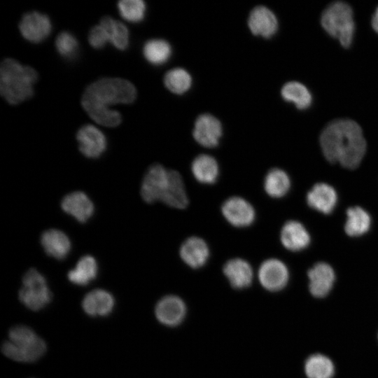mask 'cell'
I'll return each mask as SVG.
<instances>
[{
    "instance_id": "6da1fadb",
    "label": "cell",
    "mask_w": 378,
    "mask_h": 378,
    "mask_svg": "<svg viewBox=\"0 0 378 378\" xmlns=\"http://www.w3.org/2000/svg\"><path fill=\"white\" fill-rule=\"evenodd\" d=\"M136 97V90L127 80L104 78L89 85L84 91L81 104L96 122L106 127H115L122 121L120 113L108 108L111 104H130Z\"/></svg>"
},
{
    "instance_id": "7a4b0ae2",
    "label": "cell",
    "mask_w": 378,
    "mask_h": 378,
    "mask_svg": "<svg viewBox=\"0 0 378 378\" xmlns=\"http://www.w3.org/2000/svg\"><path fill=\"white\" fill-rule=\"evenodd\" d=\"M323 153L330 162H339L347 169H355L366 150V142L359 125L351 120L330 122L320 136Z\"/></svg>"
},
{
    "instance_id": "3957f363",
    "label": "cell",
    "mask_w": 378,
    "mask_h": 378,
    "mask_svg": "<svg viewBox=\"0 0 378 378\" xmlns=\"http://www.w3.org/2000/svg\"><path fill=\"white\" fill-rule=\"evenodd\" d=\"M37 79V72L33 68L14 59L6 58L1 64V94L10 104H18L29 99Z\"/></svg>"
},
{
    "instance_id": "277c9868",
    "label": "cell",
    "mask_w": 378,
    "mask_h": 378,
    "mask_svg": "<svg viewBox=\"0 0 378 378\" xmlns=\"http://www.w3.org/2000/svg\"><path fill=\"white\" fill-rule=\"evenodd\" d=\"M8 341L1 346L3 354L18 362H34L46 352L45 342L29 327L19 325L13 327Z\"/></svg>"
},
{
    "instance_id": "5b68a950",
    "label": "cell",
    "mask_w": 378,
    "mask_h": 378,
    "mask_svg": "<svg viewBox=\"0 0 378 378\" xmlns=\"http://www.w3.org/2000/svg\"><path fill=\"white\" fill-rule=\"evenodd\" d=\"M321 24L326 31L349 48L353 41L355 24L351 8L342 1L329 5L321 15Z\"/></svg>"
},
{
    "instance_id": "8992f818",
    "label": "cell",
    "mask_w": 378,
    "mask_h": 378,
    "mask_svg": "<svg viewBox=\"0 0 378 378\" xmlns=\"http://www.w3.org/2000/svg\"><path fill=\"white\" fill-rule=\"evenodd\" d=\"M51 292L43 274L37 270H29L22 277V286L19 290V299L27 308L38 311L50 303Z\"/></svg>"
},
{
    "instance_id": "52a82bcc",
    "label": "cell",
    "mask_w": 378,
    "mask_h": 378,
    "mask_svg": "<svg viewBox=\"0 0 378 378\" xmlns=\"http://www.w3.org/2000/svg\"><path fill=\"white\" fill-rule=\"evenodd\" d=\"M169 170L160 164H152L146 171L141 186V195L147 203L161 201L168 183Z\"/></svg>"
},
{
    "instance_id": "ba28073f",
    "label": "cell",
    "mask_w": 378,
    "mask_h": 378,
    "mask_svg": "<svg viewBox=\"0 0 378 378\" xmlns=\"http://www.w3.org/2000/svg\"><path fill=\"white\" fill-rule=\"evenodd\" d=\"M223 135L220 121L210 113H202L195 120L192 130L194 139L206 148L218 146Z\"/></svg>"
},
{
    "instance_id": "9c48e42d",
    "label": "cell",
    "mask_w": 378,
    "mask_h": 378,
    "mask_svg": "<svg viewBox=\"0 0 378 378\" xmlns=\"http://www.w3.org/2000/svg\"><path fill=\"white\" fill-rule=\"evenodd\" d=\"M22 36L27 41L38 43L44 41L50 34L52 24L46 14L38 11L26 13L19 23Z\"/></svg>"
},
{
    "instance_id": "30bf717a",
    "label": "cell",
    "mask_w": 378,
    "mask_h": 378,
    "mask_svg": "<svg viewBox=\"0 0 378 378\" xmlns=\"http://www.w3.org/2000/svg\"><path fill=\"white\" fill-rule=\"evenodd\" d=\"M221 212L229 223L238 227L251 225L255 217L253 206L244 198L237 196L226 200L221 206Z\"/></svg>"
},
{
    "instance_id": "8fae6325",
    "label": "cell",
    "mask_w": 378,
    "mask_h": 378,
    "mask_svg": "<svg viewBox=\"0 0 378 378\" xmlns=\"http://www.w3.org/2000/svg\"><path fill=\"white\" fill-rule=\"evenodd\" d=\"M288 277L289 273L286 265L276 258L265 260L258 270L260 283L270 291H278L284 288Z\"/></svg>"
},
{
    "instance_id": "7c38bea8",
    "label": "cell",
    "mask_w": 378,
    "mask_h": 378,
    "mask_svg": "<svg viewBox=\"0 0 378 378\" xmlns=\"http://www.w3.org/2000/svg\"><path fill=\"white\" fill-rule=\"evenodd\" d=\"M80 151L89 158H97L106 148V139L101 130L92 125L82 126L76 134Z\"/></svg>"
},
{
    "instance_id": "4fadbf2b",
    "label": "cell",
    "mask_w": 378,
    "mask_h": 378,
    "mask_svg": "<svg viewBox=\"0 0 378 378\" xmlns=\"http://www.w3.org/2000/svg\"><path fill=\"white\" fill-rule=\"evenodd\" d=\"M248 27L253 35L270 38L276 33L279 24L276 15L270 8L257 6L249 13Z\"/></svg>"
},
{
    "instance_id": "5bb4252c",
    "label": "cell",
    "mask_w": 378,
    "mask_h": 378,
    "mask_svg": "<svg viewBox=\"0 0 378 378\" xmlns=\"http://www.w3.org/2000/svg\"><path fill=\"white\" fill-rule=\"evenodd\" d=\"M309 288L316 298L326 297L331 290L335 274L332 267L326 262H318L308 272Z\"/></svg>"
},
{
    "instance_id": "9a60e30c",
    "label": "cell",
    "mask_w": 378,
    "mask_h": 378,
    "mask_svg": "<svg viewBox=\"0 0 378 378\" xmlns=\"http://www.w3.org/2000/svg\"><path fill=\"white\" fill-rule=\"evenodd\" d=\"M186 312L183 301L178 297L168 295L162 298L157 304L155 314L162 324L174 326L184 318Z\"/></svg>"
},
{
    "instance_id": "2e32d148",
    "label": "cell",
    "mask_w": 378,
    "mask_h": 378,
    "mask_svg": "<svg viewBox=\"0 0 378 378\" xmlns=\"http://www.w3.org/2000/svg\"><path fill=\"white\" fill-rule=\"evenodd\" d=\"M62 209L80 223L86 222L93 214L94 206L89 197L82 191H74L62 200Z\"/></svg>"
},
{
    "instance_id": "e0dca14e",
    "label": "cell",
    "mask_w": 378,
    "mask_h": 378,
    "mask_svg": "<svg viewBox=\"0 0 378 378\" xmlns=\"http://www.w3.org/2000/svg\"><path fill=\"white\" fill-rule=\"evenodd\" d=\"M180 256L189 267L197 269L202 267L209 256V249L206 243L200 237H190L181 246Z\"/></svg>"
},
{
    "instance_id": "ac0fdd59",
    "label": "cell",
    "mask_w": 378,
    "mask_h": 378,
    "mask_svg": "<svg viewBox=\"0 0 378 378\" xmlns=\"http://www.w3.org/2000/svg\"><path fill=\"white\" fill-rule=\"evenodd\" d=\"M223 273L232 287L243 289L248 287L253 280V270L250 264L241 258H232L225 262Z\"/></svg>"
},
{
    "instance_id": "d6986e66",
    "label": "cell",
    "mask_w": 378,
    "mask_h": 378,
    "mask_svg": "<svg viewBox=\"0 0 378 378\" xmlns=\"http://www.w3.org/2000/svg\"><path fill=\"white\" fill-rule=\"evenodd\" d=\"M337 196L330 185L320 183L314 185L307 195L309 206L323 214H330L335 209Z\"/></svg>"
},
{
    "instance_id": "ffe728a7",
    "label": "cell",
    "mask_w": 378,
    "mask_h": 378,
    "mask_svg": "<svg viewBox=\"0 0 378 378\" xmlns=\"http://www.w3.org/2000/svg\"><path fill=\"white\" fill-rule=\"evenodd\" d=\"M115 300L113 295L103 289H95L83 298L82 307L86 314L92 316H105L113 310Z\"/></svg>"
},
{
    "instance_id": "44dd1931",
    "label": "cell",
    "mask_w": 378,
    "mask_h": 378,
    "mask_svg": "<svg viewBox=\"0 0 378 378\" xmlns=\"http://www.w3.org/2000/svg\"><path fill=\"white\" fill-rule=\"evenodd\" d=\"M161 201L165 204L178 209H185L188 198L181 175L175 170H169V179Z\"/></svg>"
},
{
    "instance_id": "7402d4cb",
    "label": "cell",
    "mask_w": 378,
    "mask_h": 378,
    "mask_svg": "<svg viewBox=\"0 0 378 378\" xmlns=\"http://www.w3.org/2000/svg\"><path fill=\"white\" fill-rule=\"evenodd\" d=\"M41 244L48 255L57 260L65 258L71 247L68 236L57 229L43 232L41 237Z\"/></svg>"
},
{
    "instance_id": "603a6c76",
    "label": "cell",
    "mask_w": 378,
    "mask_h": 378,
    "mask_svg": "<svg viewBox=\"0 0 378 378\" xmlns=\"http://www.w3.org/2000/svg\"><path fill=\"white\" fill-rule=\"evenodd\" d=\"M281 241L287 249L298 251L309 245L310 237L303 225L296 220H289L281 229Z\"/></svg>"
},
{
    "instance_id": "cb8c5ba5",
    "label": "cell",
    "mask_w": 378,
    "mask_h": 378,
    "mask_svg": "<svg viewBox=\"0 0 378 378\" xmlns=\"http://www.w3.org/2000/svg\"><path fill=\"white\" fill-rule=\"evenodd\" d=\"M191 171L195 179L199 182L212 184L217 180L219 168L214 157L207 154H200L192 162Z\"/></svg>"
},
{
    "instance_id": "d4e9b609",
    "label": "cell",
    "mask_w": 378,
    "mask_h": 378,
    "mask_svg": "<svg viewBox=\"0 0 378 378\" xmlns=\"http://www.w3.org/2000/svg\"><path fill=\"white\" fill-rule=\"evenodd\" d=\"M98 266L94 258L90 255L81 257L74 268L67 274L69 280L78 286H85L94 280L97 274Z\"/></svg>"
},
{
    "instance_id": "484cf974",
    "label": "cell",
    "mask_w": 378,
    "mask_h": 378,
    "mask_svg": "<svg viewBox=\"0 0 378 378\" xmlns=\"http://www.w3.org/2000/svg\"><path fill=\"white\" fill-rule=\"evenodd\" d=\"M143 55L150 64L160 66L167 62L172 55L169 43L162 38H153L147 41L143 47Z\"/></svg>"
},
{
    "instance_id": "4316f807",
    "label": "cell",
    "mask_w": 378,
    "mask_h": 378,
    "mask_svg": "<svg viewBox=\"0 0 378 378\" xmlns=\"http://www.w3.org/2000/svg\"><path fill=\"white\" fill-rule=\"evenodd\" d=\"M304 372L308 378H332L335 366L326 356L315 354L309 356L304 363Z\"/></svg>"
},
{
    "instance_id": "83f0119b",
    "label": "cell",
    "mask_w": 378,
    "mask_h": 378,
    "mask_svg": "<svg viewBox=\"0 0 378 378\" xmlns=\"http://www.w3.org/2000/svg\"><path fill=\"white\" fill-rule=\"evenodd\" d=\"M290 186L289 176L281 169H270L265 177L264 188L270 197L279 198L284 196L288 192Z\"/></svg>"
},
{
    "instance_id": "f1b7e54d",
    "label": "cell",
    "mask_w": 378,
    "mask_h": 378,
    "mask_svg": "<svg viewBox=\"0 0 378 378\" xmlns=\"http://www.w3.org/2000/svg\"><path fill=\"white\" fill-rule=\"evenodd\" d=\"M344 230L351 237L360 236L367 232L371 224L368 213L360 206L351 207L346 212Z\"/></svg>"
},
{
    "instance_id": "f546056e",
    "label": "cell",
    "mask_w": 378,
    "mask_h": 378,
    "mask_svg": "<svg viewBox=\"0 0 378 378\" xmlns=\"http://www.w3.org/2000/svg\"><path fill=\"white\" fill-rule=\"evenodd\" d=\"M106 31L109 41L118 49L124 50L129 46V31L127 27L120 21L110 16H104L100 20Z\"/></svg>"
},
{
    "instance_id": "4dcf8cb0",
    "label": "cell",
    "mask_w": 378,
    "mask_h": 378,
    "mask_svg": "<svg viewBox=\"0 0 378 378\" xmlns=\"http://www.w3.org/2000/svg\"><path fill=\"white\" fill-rule=\"evenodd\" d=\"M281 94L285 101L293 103L299 109L307 108L312 101L309 90L297 81L285 83L281 88Z\"/></svg>"
},
{
    "instance_id": "1f68e13d",
    "label": "cell",
    "mask_w": 378,
    "mask_h": 378,
    "mask_svg": "<svg viewBox=\"0 0 378 378\" xmlns=\"http://www.w3.org/2000/svg\"><path fill=\"white\" fill-rule=\"evenodd\" d=\"M163 82L167 89L171 92L183 94L190 89L192 78L187 70L176 67L169 70L164 74Z\"/></svg>"
},
{
    "instance_id": "d6a6232c",
    "label": "cell",
    "mask_w": 378,
    "mask_h": 378,
    "mask_svg": "<svg viewBox=\"0 0 378 378\" xmlns=\"http://www.w3.org/2000/svg\"><path fill=\"white\" fill-rule=\"evenodd\" d=\"M120 15L131 22H139L145 17L146 3L142 0H122L118 3Z\"/></svg>"
},
{
    "instance_id": "836d02e7",
    "label": "cell",
    "mask_w": 378,
    "mask_h": 378,
    "mask_svg": "<svg viewBox=\"0 0 378 378\" xmlns=\"http://www.w3.org/2000/svg\"><path fill=\"white\" fill-rule=\"evenodd\" d=\"M55 47L59 54L66 59H72L78 51V42L71 33L60 32L55 40Z\"/></svg>"
},
{
    "instance_id": "e575fe53",
    "label": "cell",
    "mask_w": 378,
    "mask_h": 378,
    "mask_svg": "<svg viewBox=\"0 0 378 378\" xmlns=\"http://www.w3.org/2000/svg\"><path fill=\"white\" fill-rule=\"evenodd\" d=\"M88 41L94 48L99 49L105 46L106 43L109 41V38L105 29L99 24L90 29Z\"/></svg>"
},
{
    "instance_id": "d590c367",
    "label": "cell",
    "mask_w": 378,
    "mask_h": 378,
    "mask_svg": "<svg viewBox=\"0 0 378 378\" xmlns=\"http://www.w3.org/2000/svg\"><path fill=\"white\" fill-rule=\"evenodd\" d=\"M372 26L374 30L378 33V7L376 9L372 18Z\"/></svg>"
}]
</instances>
